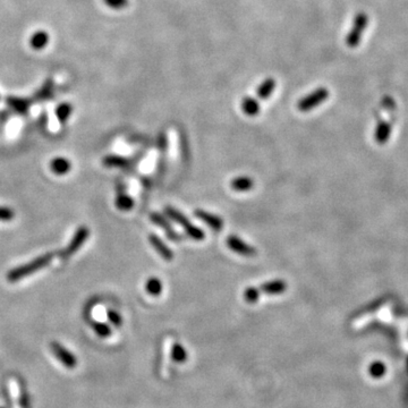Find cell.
I'll use <instances>...</instances> for the list:
<instances>
[{
	"label": "cell",
	"instance_id": "23",
	"mask_svg": "<svg viewBox=\"0 0 408 408\" xmlns=\"http://www.w3.org/2000/svg\"><path fill=\"white\" fill-rule=\"evenodd\" d=\"M145 290L147 294H150L152 296H158L161 294L162 283L160 281V279L156 277H151L147 279V281L145 283Z\"/></svg>",
	"mask_w": 408,
	"mask_h": 408
},
{
	"label": "cell",
	"instance_id": "9",
	"mask_svg": "<svg viewBox=\"0 0 408 408\" xmlns=\"http://www.w3.org/2000/svg\"><path fill=\"white\" fill-rule=\"evenodd\" d=\"M149 242L150 244L153 246V249L158 252V254L166 261H171L174 259V252L169 249V247L164 244L161 238L156 236L154 234L149 235Z\"/></svg>",
	"mask_w": 408,
	"mask_h": 408
},
{
	"label": "cell",
	"instance_id": "19",
	"mask_svg": "<svg viewBox=\"0 0 408 408\" xmlns=\"http://www.w3.org/2000/svg\"><path fill=\"white\" fill-rule=\"evenodd\" d=\"M115 205L121 211H130V210L134 208L135 202L130 195L121 193V194L117 195L116 200H115Z\"/></svg>",
	"mask_w": 408,
	"mask_h": 408
},
{
	"label": "cell",
	"instance_id": "30",
	"mask_svg": "<svg viewBox=\"0 0 408 408\" xmlns=\"http://www.w3.org/2000/svg\"><path fill=\"white\" fill-rule=\"evenodd\" d=\"M107 6H109L114 9H122L129 6V0H104Z\"/></svg>",
	"mask_w": 408,
	"mask_h": 408
},
{
	"label": "cell",
	"instance_id": "3",
	"mask_svg": "<svg viewBox=\"0 0 408 408\" xmlns=\"http://www.w3.org/2000/svg\"><path fill=\"white\" fill-rule=\"evenodd\" d=\"M329 98V91L325 88H319L313 91L312 93L307 94L306 97L300 99L297 104V109L302 113H307L314 109L315 107L320 106L321 104L327 100Z\"/></svg>",
	"mask_w": 408,
	"mask_h": 408
},
{
	"label": "cell",
	"instance_id": "24",
	"mask_svg": "<svg viewBox=\"0 0 408 408\" xmlns=\"http://www.w3.org/2000/svg\"><path fill=\"white\" fill-rule=\"evenodd\" d=\"M184 229H185V232H186L187 236L193 238V240H195V241H203L204 238H205L204 230H202L201 228H199V227H196V226H194V225L189 224V225H187V226H185Z\"/></svg>",
	"mask_w": 408,
	"mask_h": 408
},
{
	"label": "cell",
	"instance_id": "15",
	"mask_svg": "<svg viewBox=\"0 0 408 408\" xmlns=\"http://www.w3.org/2000/svg\"><path fill=\"white\" fill-rule=\"evenodd\" d=\"M49 42V34L44 31H38L31 36L30 44L34 50H42Z\"/></svg>",
	"mask_w": 408,
	"mask_h": 408
},
{
	"label": "cell",
	"instance_id": "2",
	"mask_svg": "<svg viewBox=\"0 0 408 408\" xmlns=\"http://www.w3.org/2000/svg\"><path fill=\"white\" fill-rule=\"evenodd\" d=\"M369 23V16L365 13H358L355 18H354L353 27L348 33L347 39H346V43L349 48H356L361 42L362 34L364 33L366 26Z\"/></svg>",
	"mask_w": 408,
	"mask_h": 408
},
{
	"label": "cell",
	"instance_id": "22",
	"mask_svg": "<svg viewBox=\"0 0 408 408\" xmlns=\"http://www.w3.org/2000/svg\"><path fill=\"white\" fill-rule=\"evenodd\" d=\"M73 113V107L67 104V102H64V104H60L56 108V116L58 118V121L60 124H65L68 121V118L71 117V115Z\"/></svg>",
	"mask_w": 408,
	"mask_h": 408
},
{
	"label": "cell",
	"instance_id": "6",
	"mask_svg": "<svg viewBox=\"0 0 408 408\" xmlns=\"http://www.w3.org/2000/svg\"><path fill=\"white\" fill-rule=\"evenodd\" d=\"M226 243L227 246H228L230 250L234 251L235 253L242 255V257L252 258L257 255V250H255L253 246L247 244V243L243 241L242 238L236 236V235H230V236L227 238Z\"/></svg>",
	"mask_w": 408,
	"mask_h": 408
},
{
	"label": "cell",
	"instance_id": "32",
	"mask_svg": "<svg viewBox=\"0 0 408 408\" xmlns=\"http://www.w3.org/2000/svg\"><path fill=\"white\" fill-rule=\"evenodd\" d=\"M0 408H6V407H0Z\"/></svg>",
	"mask_w": 408,
	"mask_h": 408
},
{
	"label": "cell",
	"instance_id": "18",
	"mask_svg": "<svg viewBox=\"0 0 408 408\" xmlns=\"http://www.w3.org/2000/svg\"><path fill=\"white\" fill-rule=\"evenodd\" d=\"M275 89V81L273 78H267L258 88V97L260 99H268Z\"/></svg>",
	"mask_w": 408,
	"mask_h": 408
},
{
	"label": "cell",
	"instance_id": "16",
	"mask_svg": "<svg viewBox=\"0 0 408 408\" xmlns=\"http://www.w3.org/2000/svg\"><path fill=\"white\" fill-rule=\"evenodd\" d=\"M53 89H55V84H53L52 80H48L44 82V84L41 86V89L39 91H36L34 94V100L35 101H45L48 100L49 98L52 97Z\"/></svg>",
	"mask_w": 408,
	"mask_h": 408
},
{
	"label": "cell",
	"instance_id": "17",
	"mask_svg": "<svg viewBox=\"0 0 408 408\" xmlns=\"http://www.w3.org/2000/svg\"><path fill=\"white\" fill-rule=\"evenodd\" d=\"M242 110L247 116H257L260 113V105L254 98L247 97L242 101Z\"/></svg>",
	"mask_w": 408,
	"mask_h": 408
},
{
	"label": "cell",
	"instance_id": "4",
	"mask_svg": "<svg viewBox=\"0 0 408 408\" xmlns=\"http://www.w3.org/2000/svg\"><path fill=\"white\" fill-rule=\"evenodd\" d=\"M90 236V229L86 226H81L78 227V229L74 234L73 238L69 242V244L66 247L65 251L61 253V259L67 260L72 257V255L75 254L78 250L81 249L82 246L84 245V243L88 241V238Z\"/></svg>",
	"mask_w": 408,
	"mask_h": 408
},
{
	"label": "cell",
	"instance_id": "27",
	"mask_svg": "<svg viewBox=\"0 0 408 408\" xmlns=\"http://www.w3.org/2000/svg\"><path fill=\"white\" fill-rule=\"evenodd\" d=\"M260 298V289L255 287H247L244 291V299L247 303H257Z\"/></svg>",
	"mask_w": 408,
	"mask_h": 408
},
{
	"label": "cell",
	"instance_id": "13",
	"mask_svg": "<svg viewBox=\"0 0 408 408\" xmlns=\"http://www.w3.org/2000/svg\"><path fill=\"white\" fill-rule=\"evenodd\" d=\"M254 186V181L252 178L247 176H241L234 178L230 181V187L236 192H249Z\"/></svg>",
	"mask_w": 408,
	"mask_h": 408
},
{
	"label": "cell",
	"instance_id": "10",
	"mask_svg": "<svg viewBox=\"0 0 408 408\" xmlns=\"http://www.w3.org/2000/svg\"><path fill=\"white\" fill-rule=\"evenodd\" d=\"M6 102H7L8 107H9L11 110L15 111V113L18 115H26L32 104V101L30 100V99L17 98V97H7Z\"/></svg>",
	"mask_w": 408,
	"mask_h": 408
},
{
	"label": "cell",
	"instance_id": "21",
	"mask_svg": "<svg viewBox=\"0 0 408 408\" xmlns=\"http://www.w3.org/2000/svg\"><path fill=\"white\" fill-rule=\"evenodd\" d=\"M390 125L389 124H387L386 122H381L379 123V125L377 127V131H376V139L378 143L383 144L388 141L389 136H390Z\"/></svg>",
	"mask_w": 408,
	"mask_h": 408
},
{
	"label": "cell",
	"instance_id": "14",
	"mask_svg": "<svg viewBox=\"0 0 408 408\" xmlns=\"http://www.w3.org/2000/svg\"><path fill=\"white\" fill-rule=\"evenodd\" d=\"M102 163L108 168H126L129 167L130 161L126 158L116 154H108L102 159Z\"/></svg>",
	"mask_w": 408,
	"mask_h": 408
},
{
	"label": "cell",
	"instance_id": "5",
	"mask_svg": "<svg viewBox=\"0 0 408 408\" xmlns=\"http://www.w3.org/2000/svg\"><path fill=\"white\" fill-rule=\"evenodd\" d=\"M50 348L52 350L53 355L58 358L65 368H67L69 370L76 368L77 366L76 356L74 355L72 352H69L67 348L64 347L63 345L59 344L58 341H52L50 344Z\"/></svg>",
	"mask_w": 408,
	"mask_h": 408
},
{
	"label": "cell",
	"instance_id": "12",
	"mask_svg": "<svg viewBox=\"0 0 408 408\" xmlns=\"http://www.w3.org/2000/svg\"><path fill=\"white\" fill-rule=\"evenodd\" d=\"M50 169L55 175L63 176L68 174V171L72 169V163L68 159L63 158V156H57L50 161Z\"/></svg>",
	"mask_w": 408,
	"mask_h": 408
},
{
	"label": "cell",
	"instance_id": "8",
	"mask_svg": "<svg viewBox=\"0 0 408 408\" xmlns=\"http://www.w3.org/2000/svg\"><path fill=\"white\" fill-rule=\"evenodd\" d=\"M150 219L152 222H153V224L159 226L160 228L166 230L167 237L170 241H179L181 238L180 235L178 233H176L175 230L172 229V227L170 226V224H169V221L162 216V214H160L158 212H153L150 214Z\"/></svg>",
	"mask_w": 408,
	"mask_h": 408
},
{
	"label": "cell",
	"instance_id": "1",
	"mask_svg": "<svg viewBox=\"0 0 408 408\" xmlns=\"http://www.w3.org/2000/svg\"><path fill=\"white\" fill-rule=\"evenodd\" d=\"M53 259V253H47L38 257L34 260H32L25 265L16 267L7 273V280L9 282H17L20 279L26 278L28 275L35 273L36 271L43 269L47 266L50 265V262Z\"/></svg>",
	"mask_w": 408,
	"mask_h": 408
},
{
	"label": "cell",
	"instance_id": "31",
	"mask_svg": "<svg viewBox=\"0 0 408 408\" xmlns=\"http://www.w3.org/2000/svg\"><path fill=\"white\" fill-rule=\"evenodd\" d=\"M407 369H408V360H407Z\"/></svg>",
	"mask_w": 408,
	"mask_h": 408
},
{
	"label": "cell",
	"instance_id": "29",
	"mask_svg": "<svg viewBox=\"0 0 408 408\" xmlns=\"http://www.w3.org/2000/svg\"><path fill=\"white\" fill-rule=\"evenodd\" d=\"M107 316H108L109 322L113 325H115V327L119 328L123 324V317L118 312L114 311V310H109L108 312H107Z\"/></svg>",
	"mask_w": 408,
	"mask_h": 408
},
{
	"label": "cell",
	"instance_id": "7",
	"mask_svg": "<svg viewBox=\"0 0 408 408\" xmlns=\"http://www.w3.org/2000/svg\"><path fill=\"white\" fill-rule=\"evenodd\" d=\"M194 216L197 219L205 222L210 228L216 230V232H219V230L222 229V227H224V220H222L219 216L209 213L207 211H204V210L196 209L194 211Z\"/></svg>",
	"mask_w": 408,
	"mask_h": 408
},
{
	"label": "cell",
	"instance_id": "11",
	"mask_svg": "<svg viewBox=\"0 0 408 408\" xmlns=\"http://www.w3.org/2000/svg\"><path fill=\"white\" fill-rule=\"evenodd\" d=\"M287 282L285 280H272V281H268L262 283L261 287H260V291L265 292L268 295H279L282 294L287 290Z\"/></svg>",
	"mask_w": 408,
	"mask_h": 408
},
{
	"label": "cell",
	"instance_id": "25",
	"mask_svg": "<svg viewBox=\"0 0 408 408\" xmlns=\"http://www.w3.org/2000/svg\"><path fill=\"white\" fill-rule=\"evenodd\" d=\"M92 329L93 331L97 333V336L100 338H108L111 335V328L108 324L104 322H93Z\"/></svg>",
	"mask_w": 408,
	"mask_h": 408
},
{
	"label": "cell",
	"instance_id": "20",
	"mask_svg": "<svg viewBox=\"0 0 408 408\" xmlns=\"http://www.w3.org/2000/svg\"><path fill=\"white\" fill-rule=\"evenodd\" d=\"M164 212H166L168 218H170L171 220H174L175 222H177V224H179L183 227L191 224V222H189V220L187 219V217L185 216V214L179 212L178 210H176L174 208L167 207L166 209H164Z\"/></svg>",
	"mask_w": 408,
	"mask_h": 408
},
{
	"label": "cell",
	"instance_id": "28",
	"mask_svg": "<svg viewBox=\"0 0 408 408\" xmlns=\"http://www.w3.org/2000/svg\"><path fill=\"white\" fill-rule=\"evenodd\" d=\"M15 212L11 208L0 207V221L9 222L14 219Z\"/></svg>",
	"mask_w": 408,
	"mask_h": 408
},
{
	"label": "cell",
	"instance_id": "26",
	"mask_svg": "<svg viewBox=\"0 0 408 408\" xmlns=\"http://www.w3.org/2000/svg\"><path fill=\"white\" fill-rule=\"evenodd\" d=\"M369 372H370L371 377L378 379V378H381L385 376L387 372V368L382 362H374L370 365Z\"/></svg>",
	"mask_w": 408,
	"mask_h": 408
}]
</instances>
